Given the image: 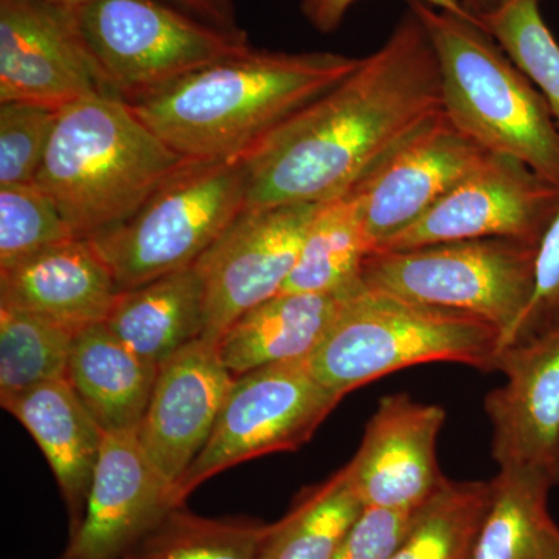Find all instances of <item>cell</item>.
Listing matches in <instances>:
<instances>
[{
  "label": "cell",
  "instance_id": "obj_21",
  "mask_svg": "<svg viewBox=\"0 0 559 559\" xmlns=\"http://www.w3.org/2000/svg\"><path fill=\"white\" fill-rule=\"evenodd\" d=\"M159 367L139 358L105 323L76 333L68 380L105 433H138Z\"/></svg>",
  "mask_w": 559,
  "mask_h": 559
},
{
  "label": "cell",
  "instance_id": "obj_16",
  "mask_svg": "<svg viewBox=\"0 0 559 559\" xmlns=\"http://www.w3.org/2000/svg\"><path fill=\"white\" fill-rule=\"evenodd\" d=\"M234 381L216 345L202 340L159 367L135 436L173 489L207 444Z\"/></svg>",
  "mask_w": 559,
  "mask_h": 559
},
{
  "label": "cell",
  "instance_id": "obj_27",
  "mask_svg": "<svg viewBox=\"0 0 559 559\" xmlns=\"http://www.w3.org/2000/svg\"><path fill=\"white\" fill-rule=\"evenodd\" d=\"M267 525L248 518H204L182 506L123 559H259Z\"/></svg>",
  "mask_w": 559,
  "mask_h": 559
},
{
  "label": "cell",
  "instance_id": "obj_26",
  "mask_svg": "<svg viewBox=\"0 0 559 559\" xmlns=\"http://www.w3.org/2000/svg\"><path fill=\"white\" fill-rule=\"evenodd\" d=\"M491 499L489 481L447 479L419 507L390 559H471Z\"/></svg>",
  "mask_w": 559,
  "mask_h": 559
},
{
  "label": "cell",
  "instance_id": "obj_8",
  "mask_svg": "<svg viewBox=\"0 0 559 559\" xmlns=\"http://www.w3.org/2000/svg\"><path fill=\"white\" fill-rule=\"evenodd\" d=\"M538 248L509 238H481L374 250L364 263L362 285L479 316L499 329L503 342L532 299Z\"/></svg>",
  "mask_w": 559,
  "mask_h": 559
},
{
  "label": "cell",
  "instance_id": "obj_31",
  "mask_svg": "<svg viewBox=\"0 0 559 559\" xmlns=\"http://www.w3.org/2000/svg\"><path fill=\"white\" fill-rule=\"evenodd\" d=\"M61 109L0 103V187L35 182Z\"/></svg>",
  "mask_w": 559,
  "mask_h": 559
},
{
  "label": "cell",
  "instance_id": "obj_10",
  "mask_svg": "<svg viewBox=\"0 0 559 559\" xmlns=\"http://www.w3.org/2000/svg\"><path fill=\"white\" fill-rule=\"evenodd\" d=\"M558 210L559 187L520 159L487 153L428 213L377 250L481 238L539 246Z\"/></svg>",
  "mask_w": 559,
  "mask_h": 559
},
{
  "label": "cell",
  "instance_id": "obj_32",
  "mask_svg": "<svg viewBox=\"0 0 559 559\" xmlns=\"http://www.w3.org/2000/svg\"><path fill=\"white\" fill-rule=\"evenodd\" d=\"M559 326V210L549 229L539 242L535 266V289L520 322L516 323L502 348L520 344L536 334ZM500 348V349H502Z\"/></svg>",
  "mask_w": 559,
  "mask_h": 559
},
{
  "label": "cell",
  "instance_id": "obj_9",
  "mask_svg": "<svg viewBox=\"0 0 559 559\" xmlns=\"http://www.w3.org/2000/svg\"><path fill=\"white\" fill-rule=\"evenodd\" d=\"M342 400L316 380L307 359L235 378L207 444L175 489L179 506L223 471L274 452L299 450Z\"/></svg>",
  "mask_w": 559,
  "mask_h": 559
},
{
  "label": "cell",
  "instance_id": "obj_17",
  "mask_svg": "<svg viewBox=\"0 0 559 559\" xmlns=\"http://www.w3.org/2000/svg\"><path fill=\"white\" fill-rule=\"evenodd\" d=\"M178 507L138 436L106 433L83 521L60 559H123Z\"/></svg>",
  "mask_w": 559,
  "mask_h": 559
},
{
  "label": "cell",
  "instance_id": "obj_13",
  "mask_svg": "<svg viewBox=\"0 0 559 559\" xmlns=\"http://www.w3.org/2000/svg\"><path fill=\"white\" fill-rule=\"evenodd\" d=\"M108 95L72 10L49 0H0V103L62 109Z\"/></svg>",
  "mask_w": 559,
  "mask_h": 559
},
{
  "label": "cell",
  "instance_id": "obj_11",
  "mask_svg": "<svg viewBox=\"0 0 559 559\" xmlns=\"http://www.w3.org/2000/svg\"><path fill=\"white\" fill-rule=\"evenodd\" d=\"M319 204L246 209L197 263L204 285L202 341L218 344L235 320L285 288Z\"/></svg>",
  "mask_w": 559,
  "mask_h": 559
},
{
  "label": "cell",
  "instance_id": "obj_28",
  "mask_svg": "<svg viewBox=\"0 0 559 559\" xmlns=\"http://www.w3.org/2000/svg\"><path fill=\"white\" fill-rule=\"evenodd\" d=\"M75 336L33 312L0 307V399L68 378Z\"/></svg>",
  "mask_w": 559,
  "mask_h": 559
},
{
  "label": "cell",
  "instance_id": "obj_36",
  "mask_svg": "<svg viewBox=\"0 0 559 559\" xmlns=\"http://www.w3.org/2000/svg\"><path fill=\"white\" fill-rule=\"evenodd\" d=\"M460 2H462L463 9L479 22L481 16L499 9L506 0H460Z\"/></svg>",
  "mask_w": 559,
  "mask_h": 559
},
{
  "label": "cell",
  "instance_id": "obj_6",
  "mask_svg": "<svg viewBox=\"0 0 559 559\" xmlns=\"http://www.w3.org/2000/svg\"><path fill=\"white\" fill-rule=\"evenodd\" d=\"M246 205L245 162H186L134 215L91 240L119 288H138L193 266Z\"/></svg>",
  "mask_w": 559,
  "mask_h": 559
},
{
  "label": "cell",
  "instance_id": "obj_35",
  "mask_svg": "<svg viewBox=\"0 0 559 559\" xmlns=\"http://www.w3.org/2000/svg\"><path fill=\"white\" fill-rule=\"evenodd\" d=\"M160 2L224 31H240L231 0H160Z\"/></svg>",
  "mask_w": 559,
  "mask_h": 559
},
{
  "label": "cell",
  "instance_id": "obj_24",
  "mask_svg": "<svg viewBox=\"0 0 559 559\" xmlns=\"http://www.w3.org/2000/svg\"><path fill=\"white\" fill-rule=\"evenodd\" d=\"M371 252L373 248L356 198L347 191L322 202L283 293H349L362 283L364 263Z\"/></svg>",
  "mask_w": 559,
  "mask_h": 559
},
{
  "label": "cell",
  "instance_id": "obj_5",
  "mask_svg": "<svg viewBox=\"0 0 559 559\" xmlns=\"http://www.w3.org/2000/svg\"><path fill=\"white\" fill-rule=\"evenodd\" d=\"M502 334L471 312L417 304L382 290L345 294L336 318L310 358L316 380L347 396L374 380L428 362L496 371Z\"/></svg>",
  "mask_w": 559,
  "mask_h": 559
},
{
  "label": "cell",
  "instance_id": "obj_23",
  "mask_svg": "<svg viewBox=\"0 0 559 559\" xmlns=\"http://www.w3.org/2000/svg\"><path fill=\"white\" fill-rule=\"evenodd\" d=\"M471 559H559V527L549 511L550 489L543 474L499 468Z\"/></svg>",
  "mask_w": 559,
  "mask_h": 559
},
{
  "label": "cell",
  "instance_id": "obj_1",
  "mask_svg": "<svg viewBox=\"0 0 559 559\" xmlns=\"http://www.w3.org/2000/svg\"><path fill=\"white\" fill-rule=\"evenodd\" d=\"M443 110L439 61L409 7L358 68L278 124L245 159L246 209L322 204Z\"/></svg>",
  "mask_w": 559,
  "mask_h": 559
},
{
  "label": "cell",
  "instance_id": "obj_3",
  "mask_svg": "<svg viewBox=\"0 0 559 559\" xmlns=\"http://www.w3.org/2000/svg\"><path fill=\"white\" fill-rule=\"evenodd\" d=\"M186 162L127 102L98 95L60 110L35 183L92 238L134 215Z\"/></svg>",
  "mask_w": 559,
  "mask_h": 559
},
{
  "label": "cell",
  "instance_id": "obj_33",
  "mask_svg": "<svg viewBox=\"0 0 559 559\" xmlns=\"http://www.w3.org/2000/svg\"><path fill=\"white\" fill-rule=\"evenodd\" d=\"M415 513L366 507L334 559H390L409 532Z\"/></svg>",
  "mask_w": 559,
  "mask_h": 559
},
{
  "label": "cell",
  "instance_id": "obj_29",
  "mask_svg": "<svg viewBox=\"0 0 559 559\" xmlns=\"http://www.w3.org/2000/svg\"><path fill=\"white\" fill-rule=\"evenodd\" d=\"M544 0H506L479 24L540 92L559 128V44L540 13Z\"/></svg>",
  "mask_w": 559,
  "mask_h": 559
},
{
  "label": "cell",
  "instance_id": "obj_19",
  "mask_svg": "<svg viewBox=\"0 0 559 559\" xmlns=\"http://www.w3.org/2000/svg\"><path fill=\"white\" fill-rule=\"evenodd\" d=\"M0 403L28 430L49 462L68 509L69 536L73 535L83 521L106 433L68 378L14 393Z\"/></svg>",
  "mask_w": 559,
  "mask_h": 559
},
{
  "label": "cell",
  "instance_id": "obj_14",
  "mask_svg": "<svg viewBox=\"0 0 559 559\" xmlns=\"http://www.w3.org/2000/svg\"><path fill=\"white\" fill-rule=\"evenodd\" d=\"M502 388L485 399L499 468H524L559 485V326L499 352Z\"/></svg>",
  "mask_w": 559,
  "mask_h": 559
},
{
  "label": "cell",
  "instance_id": "obj_12",
  "mask_svg": "<svg viewBox=\"0 0 559 559\" xmlns=\"http://www.w3.org/2000/svg\"><path fill=\"white\" fill-rule=\"evenodd\" d=\"M487 153L444 110L423 121L348 190L358 201L371 248L421 218Z\"/></svg>",
  "mask_w": 559,
  "mask_h": 559
},
{
  "label": "cell",
  "instance_id": "obj_30",
  "mask_svg": "<svg viewBox=\"0 0 559 559\" xmlns=\"http://www.w3.org/2000/svg\"><path fill=\"white\" fill-rule=\"evenodd\" d=\"M79 237L35 182L0 187V270Z\"/></svg>",
  "mask_w": 559,
  "mask_h": 559
},
{
  "label": "cell",
  "instance_id": "obj_37",
  "mask_svg": "<svg viewBox=\"0 0 559 559\" xmlns=\"http://www.w3.org/2000/svg\"><path fill=\"white\" fill-rule=\"evenodd\" d=\"M49 2L58 3V5L68 7V9H75V7L83 5L90 0H49Z\"/></svg>",
  "mask_w": 559,
  "mask_h": 559
},
{
  "label": "cell",
  "instance_id": "obj_22",
  "mask_svg": "<svg viewBox=\"0 0 559 559\" xmlns=\"http://www.w3.org/2000/svg\"><path fill=\"white\" fill-rule=\"evenodd\" d=\"M103 323L139 358L160 367L191 342L202 340L205 296L197 267L121 290Z\"/></svg>",
  "mask_w": 559,
  "mask_h": 559
},
{
  "label": "cell",
  "instance_id": "obj_4",
  "mask_svg": "<svg viewBox=\"0 0 559 559\" xmlns=\"http://www.w3.org/2000/svg\"><path fill=\"white\" fill-rule=\"evenodd\" d=\"M407 3L432 40L452 123L488 153L520 159L559 187V128L535 84L479 22Z\"/></svg>",
  "mask_w": 559,
  "mask_h": 559
},
{
  "label": "cell",
  "instance_id": "obj_20",
  "mask_svg": "<svg viewBox=\"0 0 559 559\" xmlns=\"http://www.w3.org/2000/svg\"><path fill=\"white\" fill-rule=\"evenodd\" d=\"M345 294L282 293L272 297L231 323L216 344L221 360L237 378L261 367L310 358Z\"/></svg>",
  "mask_w": 559,
  "mask_h": 559
},
{
  "label": "cell",
  "instance_id": "obj_34",
  "mask_svg": "<svg viewBox=\"0 0 559 559\" xmlns=\"http://www.w3.org/2000/svg\"><path fill=\"white\" fill-rule=\"evenodd\" d=\"M355 2H358V0H300V10L316 31L333 33L340 28L349 7ZM421 2L429 3L436 9L450 11V13L457 14V16L474 20L468 11L463 9L460 0H421Z\"/></svg>",
  "mask_w": 559,
  "mask_h": 559
},
{
  "label": "cell",
  "instance_id": "obj_2",
  "mask_svg": "<svg viewBox=\"0 0 559 559\" xmlns=\"http://www.w3.org/2000/svg\"><path fill=\"white\" fill-rule=\"evenodd\" d=\"M359 62L331 51L250 47L128 105L182 159L241 160L278 124L347 79Z\"/></svg>",
  "mask_w": 559,
  "mask_h": 559
},
{
  "label": "cell",
  "instance_id": "obj_15",
  "mask_svg": "<svg viewBox=\"0 0 559 559\" xmlns=\"http://www.w3.org/2000/svg\"><path fill=\"white\" fill-rule=\"evenodd\" d=\"M447 411L395 393L380 400L355 457L353 480L364 506L415 511L441 488L437 439Z\"/></svg>",
  "mask_w": 559,
  "mask_h": 559
},
{
  "label": "cell",
  "instance_id": "obj_18",
  "mask_svg": "<svg viewBox=\"0 0 559 559\" xmlns=\"http://www.w3.org/2000/svg\"><path fill=\"white\" fill-rule=\"evenodd\" d=\"M120 293L109 264L86 237L0 270V307L33 312L75 334L105 322Z\"/></svg>",
  "mask_w": 559,
  "mask_h": 559
},
{
  "label": "cell",
  "instance_id": "obj_25",
  "mask_svg": "<svg viewBox=\"0 0 559 559\" xmlns=\"http://www.w3.org/2000/svg\"><path fill=\"white\" fill-rule=\"evenodd\" d=\"M364 509L347 463L304 489L288 513L267 525L259 559H334Z\"/></svg>",
  "mask_w": 559,
  "mask_h": 559
},
{
  "label": "cell",
  "instance_id": "obj_7",
  "mask_svg": "<svg viewBox=\"0 0 559 559\" xmlns=\"http://www.w3.org/2000/svg\"><path fill=\"white\" fill-rule=\"evenodd\" d=\"M70 10L106 90L127 103L250 49L241 28L224 31L160 0H90Z\"/></svg>",
  "mask_w": 559,
  "mask_h": 559
}]
</instances>
